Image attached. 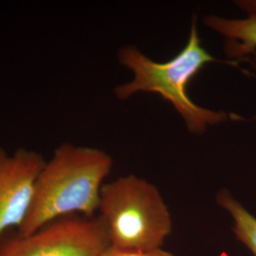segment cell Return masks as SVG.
Returning <instances> with one entry per match:
<instances>
[{"mask_svg":"<svg viewBox=\"0 0 256 256\" xmlns=\"http://www.w3.org/2000/svg\"><path fill=\"white\" fill-rule=\"evenodd\" d=\"M110 248L106 222L98 214L68 216L30 234H6L0 239V256H104Z\"/></svg>","mask_w":256,"mask_h":256,"instance_id":"277c9868","label":"cell"},{"mask_svg":"<svg viewBox=\"0 0 256 256\" xmlns=\"http://www.w3.org/2000/svg\"><path fill=\"white\" fill-rule=\"evenodd\" d=\"M45 162L36 151L20 147L10 153L0 146V239L24 223L37 176Z\"/></svg>","mask_w":256,"mask_h":256,"instance_id":"5b68a950","label":"cell"},{"mask_svg":"<svg viewBox=\"0 0 256 256\" xmlns=\"http://www.w3.org/2000/svg\"><path fill=\"white\" fill-rule=\"evenodd\" d=\"M247 14L246 18L229 19L216 16L204 18L207 27L226 38L225 52L228 58L245 60L256 52V0L236 2Z\"/></svg>","mask_w":256,"mask_h":256,"instance_id":"8992f818","label":"cell"},{"mask_svg":"<svg viewBox=\"0 0 256 256\" xmlns=\"http://www.w3.org/2000/svg\"><path fill=\"white\" fill-rule=\"evenodd\" d=\"M98 214L104 220L110 247L126 250L162 248L172 232V218L153 184L134 174L102 187Z\"/></svg>","mask_w":256,"mask_h":256,"instance_id":"3957f363","label":"cell"},{"mask_svg":"<svg viewBox=\"0 0 256 256\" xmlns=\"http://www.w3.org/2000/svg\"><path fill=\"white\" fill-rule=\"evenodd\" d=\"M104 256H174L172 252L162 248L149 250H126L110 247Z\"/></svg>","mask_w":256,"mask_h":256,"instance_id":"ba28073f","label":"cell"},{"mask_svg":"<svg viewBox=\"0 0 256 256\" xmlns=\"http://www.w3.org/2000/svg\"><path fill=\"white\" fill-rule=\"evenodd\" d=\"M112 166L111 156L101 149L68 142L57 147L37 176L32 206L16 232L30 234L68 216H96Z\"/></svg>","mask_w":256,"mask_h":256,"instance_id":"6da1fadb","label":"cell"},{"mask_svg":"<svg viewBox=\"0 0 256 256\" xmlns=\"http://www.w3.org/2000/svg\"><path fill=\"white\" fill-rule=\"evenodd\" d=\"M254 56H256V58L254 60H252V59H246V60H247L248 62H250V64H252L256 68V52L254 54Z\"/></svg>","mask_w":256,"mask_h":256,"instance_id":"9c48e42d","label":"cell"},{"mask_svg":"<svg viewBox=\"0 0 256 256\" xmlns=\"http://www.w3.org/2000/svg\"><path fill=\"white\" fill-rule=\"evenodd\" d=\"M216 202L228 212L232 220V232L238 241L256 256V218L236 200L228 190H222L216 196Z\"/></svg>","mask_w":256,"mask_h":256,"instance_id":"52a82bcc","label":"cell"},{"mask_svg":"<svg viewBox=\"0 0 256 256\" xmlns=\"http://www.w3.org/2000/svg\"><path fill=\"white\" fill-rule=\"evenodd\" d=\"M192 19L186 46L168 62H155L136 46L120 50V63L129 68L134 77L131 82L118 86L114 92L120 100H126L138 92L158 93L178 112L190 133L200 135L209 126L225 122L228 116L225 112L196 104L187 93L188 84L192 78L208 63L218 61L202 46L196 18Z\"/></svg>","mask_w":256,"mask_h":256,"instance_id":"7a4b0ae2","label":"cell"}]
</instances>
